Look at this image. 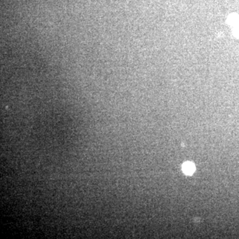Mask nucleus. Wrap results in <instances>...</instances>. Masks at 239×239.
<instances>
[{
    "instance_id": "2",
    "label": "nucleus",
    "mask_w": 239,
    "mask_h": 239,
    "mask_svg": "<svg viewBox=\"0 0 239 239\" xmlns=\"http://www.w3.org/2000/svg\"><path fill=\"white\" fill-rule=\"evenodd\" d=\"M229 22L232 24L237 25L238 23H239V17L237 15H233L229 17Z\"/></svg>"
},
{
    "instance_id": "3",
    "label": "nucleus",
    "mask_w": 239,
    "mask_h": 239,
    "mask_svg": "<svg viewBox=\"0 0 239 239\" xmlns=\"http://www.w3.org/2000/svg\"><path fill=\"white\" fill-rule=\"evenodd\" d=\"M234 33L237 37H239V27H238L235 28V31H234Z\"/></svg>"
},
{
    "instance_id": "1",
    "label": "nucleus",
    "mask_w": 239,
    "mask_h": 239,
    "mask_svg": "<svg viewBox=\"0 0 239 239\" xmlns=\"http://www.w3.org/2000/svg\"><path fill=\"white\" fill-rule=\"evenodd\" d=\"M183 170L185 173L189 175L195 171V166L191 163H186L183 166Z\"/></svg>"
}]
</instances>
